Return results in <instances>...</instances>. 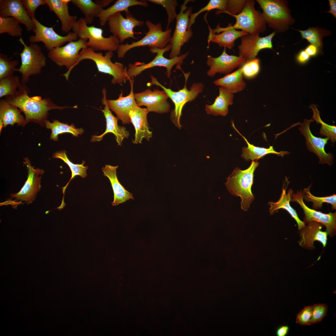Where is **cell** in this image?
<instances>
[{
    "mask_svg": "<svg viewBox=\"0 0 336 336\" xmlns=\"http://www.w3.org/2000/svg\"><path fill=\"white\" fill-rule=\"evenodd\" d=\"M310 186L305 189L302 192L303 199L307 202L313 203L312 207L315 209L321 208L323 203H326L331 204L333 209H336V195H333L324 197H318L312 194L310 192Z\"/></svg>",
    "mask_w": 336,
    "mask_h": 336,
    "instance_id": "cell-40",
    "label": "cell"
},
{
    "mask_svg": "<svg viewBox=\"0 0 336 336\" xmlns=\"http://www.w3.org/2000/svg\"><path fill=\"white\" fill-rule=\"evenodd\" d=\"M220 25L218 24L215 29L212 30L208 25V47L210 42H213L218 44L220 47L231 49L235 45L236 40L248 34L243 30H236L233 28L230 23L225 27H221Z\"/></svg>",
    "mask_w": 336,
    "mask_h": 336,
    "instance_id": "cell-22",
    "label": "cell"
},
{
    "mask_svg": "<svg viewBox=\"0 0 336 336\" xmlns=\"http://www.w3.org/2000/svg\"><path fill=\"white\" fill-rule=\"evenodd\" d=\"M147 1L162 6L166 10L167 16V24L166 29L169 28L170 24L176 18L177 14L176 7L178 3L176 0H148Z\"/></svg>",
    "mask_w": 336,
    "mask_h": 336,
    "instance_id": "cell-45",
    "label": "cell"
},
{
    "mask_svg": "<svg viewBox=\"0 0 336 336\" xmlns=\"http://www.w3.org/2000/svg\"><path fill=\"white\" fill-rule=\"evenodd\" d=\"M262 17L270 27L278 32L285 31L294 22L287 2L280 0H257Z\"/></svg>",
    "mask_w": 336,
    "mask_h": 336,
    "instance_id": "cell-6",
    "label": "cell"
},
{
    "mask_svg": "<svg viewBox=\"0 0 336 336\" xmlns=\"http://www.w3.org/2000/svg\"><path fill=\"white\" fill-rule=\"evenodd\" d=\"M301 36L310 43L316 46L320 52L323 47L322 39L325 36L329 35L330 33L324 29L316 27H310L305 30H300Z\"/></svg>",
    "mask_w": 336,
    "mask_h": 336,
    "instance_id": "cell-38",
    "label": "cell"
},
{
    "mask_svg": "<svg viewBox=\"0 0 336 336\" xmlns=\"http://www.w3.org/2000/svg\"><path fill=\"white\" fill-rule=\"evenodd\" d=\"M21 110L18 108L9 104L5 99L0 100V119L4 127L8 125L24 126L26 124L25 118L21 114Z\"/></svg>",
    "mask_w": 336,
    "mask_h": 336,
    "instance_id": "cell-30",
    "label": "cell"
},
{
    "mask_svg": "<svg viewBox=\"0 0 336 336\" xmlns=\"http://www.w3.org/2000/svg\"><path fill=\"white\" fill-rule=\"evenodd\" d=\"M287 187H286L284 188L283 187L281 197L278 201L268 203V204L270 206L269 211L270 214H273L280 209L286 210L296 221L298 225V229L300 230L305 226V223L300 219L296 210L291 206L290 203L291 200V195L293 192L292 189H290L288 193L286 194Z\"/></svg>",
    "mask_w": 336,
    "mask_h": 336,
    "instance_id": "cell-33",
    "label": "cell"
},
{
    "mask_svg": "<svg viewBox=\"0 0 336 336\" xmlns=\"http://www.w3.org/2000/svg\"><path fill=\"white\" fill-rule=\"evenodd\" d=\"M102 93L103 97L102 100V102L105 106L103 109L100 110L103 113L105 119L106 129L104 133L100 135H94L92 136L91 138V141L92 142H100L102 140L105 134L110 133L114 135L118 145L121 146L124 139L128 137L129 133L124 127L118 125V119L112 114L106 102V91L105 88L103 89Z\"/></svg>",
    "mask_w": 336,
    "mask_h": 336,
    "instance_id": "cell-21",
    "label": "cell"
},
{
    "mask_svg": "<svg viewBox=\"0 0 336 336\" xmlns=\"http://www.w3.org/2000/svg\"><path fill=\"white\" fill-rule=\"evenodd\" d=\"M330 5V10L327 12L333 15L335 18H336V0H329Z\"/></svg>",
    "mask_w": 336,
    "mask_h": 336,
    "instance_id": "cell-54",
    "label": "cell"
},
{
    "mask_svg": "<svg viewBox=\"0 0 336 336\" xmlns=\"http://www.w3.org/2000/svg\"><path fill=\"white\" fill-rule=\"evenodd\" d=\"M289 327L287 325H283L278 327L277 329L276 334L277 336H286L288 334Z\"/></svg>",
    "mask_w": 336,
    "mask_h": 336,
    "instance_id": "cell-53",
    "label": "cell"
},
{
    "mask_svg": "<svg viewBox=\"0 0 336 336\" xmlns=\"http://www.w3.org/2000/svg\"><path fill=\"white\" fill-rule=\"evenodd\" d=\"M255 1L247 0L245 6L240 14L232 15L236 20L235 23L232 25L235 29H240L252 35L263 33L266 29V24L264 20L262 13L256 10Z\"/></svg>",
    "mask_w": 336,
    "mask_h": 336,
    "instance_id": "cell-12",
    "label": "cell"
},
{
    "mask_svg": "<svg viewBox=\"0 0 336 336\" xmlns=\"http://www.w3.org/2000/svg\"><path fill=\"white\" fill-rule=\"evenodd\" d=\"M21 84L19 77L16 75L0 79V97L15 95Z\"/></svg>",
    "mask_w": 336,
    "mask_h": 336,
    "instance_id": "cell-41",
    "label": "cell"
},
{
    "mask_svg": "<svg viewBox=\"0 0 336 336\" xmlns=\"http://www.w3.org/2000/svg\"><path fill=\"white\" fill-rule=\"evenodd\" d=\"M129 80L130 83L131 91L128 95L124 97L121 93L116 100H106L109 109L115 113L117 119L120 120L124 124H129L131 123L129 113L138 106L133 93L134 81L131 79Z\"/></svg>",
    "mask_w": 336,
    "mask_h": 336,
    "instance_id": "cell-24",
    "label": "cell"
},
{
    "mask_svg": "<svg viewBox=\"0 0 336 336\" xmlns=\"http://www.w3.org/2000/svg\"><path fill=\"white\" fill-rule=\"evenodd\" d=\"M274 31L264 37L259 35L247 34L241 38L238 46L239 56L245 59L246 62L256 58L259 51L264 49H272V40L275 34Z\"/></svg>",
    "mask_w": 336,
    "mask_h": 336,
    "instance_id": "cell-17",
    "label": "cell"
},
{
    "mask_svg": "<svg viewBox=\"0 0 336 336\" xmlns=\"http://www.w3.org/2000/svg\"><path fill=\"white\" fill-rule=\"evenodd\" d=\"M53 121L52 122H51L47 120L45 123V126L47 128L51 130L50 139L54 141H57L58 135L63 133H69L74 137H78L84 132L82 128H76L73 124L69 125L56 119Z\"/></svg>",
    "mask_w": 336,
    "mask_h": 336,
    "instance_id": "cell-36",
    "label": "cell"
},
{
    "mask_svg": "<svg viewBox=\"0 0 336 336\" xmlns=\"http://www.w3.org/2000/svg\"><path fill=\"white\" fill-rule=\"evenodd\" d=\"M19 22L11 17H0V34L6 33L12 37H21L22 29Z\"/></svg>",
    "mask_w": 336,
    "mask_h": 336,
    "instance_id": "cell-39",
    "label": "cell"
},
{
    "mask_svg": "<svg viewBox=\"0 0 336 336\" xmlns=\"http://www.w3.org/2000/svg\"><path fill=\"white\" fill-rule=\"evenodd\" d=\"M31 18L35 26L33 30L35 35L30 36L29 41L31 43L42 42L49 51L54 48L62 46L67 42L77 40L78 37L73 32H70L65 36H61L55 31L53 27H49L43 25L35 16Z\"/></svg>",
    "mask_w": 336,
    "mask_h": 336,
    "instance_id": "cell-13",
    "label": "cell"
},
{
    "mask_svg": "<svg viewBox=\"0 0 336 336\" xmlns=\"http://www.w3.org/2000/svg\"><path fill=\"white\" fill-rule=\"evenodd\" d=\"M23 5L30 17L35 16V12L40 6L46 4L44 0H22Z\"/></svg>",
    "mask_w": 336,
    "mask_h": 336,
    "instance_id": "cell-50",
    "label": "cell"
},
{
    "mask_svg": "<svg viewBox=\"0 0 336 336\" xmlns=\"http://www.w3.org/2000/svg\"><path fill=\"white\" fill-rule=\"evenodd\" d=\"M328 308V306L323 303H318L312 306L311 325L320 322L326 315Z\"/></svg>",
    "mask_w": 336,
    "mask_h": 336,
    "instance_id": "cell-47",
    "label": "cell"
},
{
    "mask_svg": "<svg viewBox=\"0 0 336 336\" xmlns=\"http://www.w3.org/2000/svg\"><path fill=\"white\" fill-rule=\"evenodd\" d=\"M50 11L54 12L60 20L61 30L66 33L70 32L77 21L76 16H70L68 4L71 0H44Z\"/></svg>",
    "mask_w": 336,
    "mask_h": 336,
    "instance_id": "cell-27",
    "label": "cell"
},
{
    "mask_svg": "<svg viewBox=\"0 0 336 336\" xmlns=\"http://www.w3.org/2000/svg\"><path fill=\"white\" fill-rule=\"evenodd\" d=\"M185 78V82L183 88L178 91H173L161 85L156 79L151 76V85H155L163 89L175 105V109L171 113L170 119L175 126L179 128L182 127L180 123V118L182 115L183 108L185 104L188 102L194 100L198 94L201 93L203 89V86L201 82L193 83L190 89L188 90L186 85L190 72L185 73L183 71Z\"/></svg>",
    "mask_w": 336,
    "mask_h": 336,
    "instance_id": "cell-5",
    "label": "cell"
},
{
    "mask_svg": "<svg viewBox=\"0 0 336 336\" xmlns=\"http://www.w3.org/2000/svg\"><path fill=\"white\" fill-rule=\"evenodd\" d=\"M314 121L312 119H304L303 122L300 124L299 128L301 133L305 138L306 146L309 151L315 154L319 159V163L327 164L331 166L333 162V156L332 154L327 153L324 149L329 138H322L314 136L310 128V123Z\"/></svg>",
    "mask_w": 336,
    "mask_h": 336,
    "instance_id": "cell-19",
    "label": "cell"
},
{
    "mask_svg": "<svg viewBox=\"0 0 336 336\" xmlns=\"http://www.w3.org/2000/svg\"><path fill=\"white\" fill-rule=\"evenodd\" d=\"M224 48L220 55L214 58L208 55L207 57V65L210 67L207 75L213 77L216 73L228 74L234 69L242 66L246 62L243 57L228 55Z\"/></svg>",
    "mask_w": 336,
    "mask_h": 336,
    "instance_id": "cell-20",
    "label": "cell"
},
{
    "mask_svg": "<svg viewBox=\"0 0 336 336\" xmlns=\"http://www.w3.org/2000/svg\"><path fill=\"white\" fill-rule=\"evenodd\" d=\"M219 94L212 105H206L207 114L216 116H225L228 112V106L233 104L234 94L226 88L220 86Z\"/></svg>",
    "mask_w": 336,
    "mask_h": 336,
    "instance_id": "cell-29",
    "label": "cell"
},
{
    "mask_svg": "<svg viewBox=\"0 0 336 336\" xmlns=\"http://www.w3.org/2000/svg\"><path fill=\"white\" fill-rule=\"evenodd\" d=\"M145 23L148 29L146 35L140 40L133 41L131 44H122L117 50L118 57L122 58L126 53L134 48L148 46L151 48L163 49L170 43L171 38L172 30L171 28L163 31L161 23L154 24L150 21H146Z\"/></svg>",
    "mask_w": 336,
    "mask_h": 336,
    "instance_id": "cell-7",
    "label": "cell"
},
{
    "mask_svg": "<svg viewBox=\"0 0 336 336\" xmlns=\"http://www.w3.org/2000/svg\"><path fill=\"white\" fill-rule=\"evenodd\" d=\"M192 0H185L180 6V12L176 17L175 29L171 37L170 44L171 50L169 54L170 58L180 56L181 49L183 45L187 43L192 37L193 33L192 27L189 26V16L192 13V7L188 8L186 5Z\"/></svg>",
    "mask_w": 336,
    "mask_h": 336,
    "instance_id": "cell-10",
    "label": "cell"
},
{
    "mask_svg": "<svg viewBox=\"0 0 336 336\" xmlns=\"http://www.w3.org/2000/svg\"><path fill=\"white\" fill-rule=\"evenodd\" d=\"M259 165L257 161H252L246 170H242L236 167L227 178L225 183L227 189L231 194L240 197L241 207L244 211L248 210L255 199L251 189L254 173Z\"/></svg>",
    "mask_w": 336,
    "mask_h": 336,
    "instance_id": "cell-2",
    "label": "cell"
},
{
    "mask_svg": "<svg viewBox=\"0 0 336 336\" xmlns=\"http://www.w3.org/2000/svg\"><path fill=\"white\" fill-rule=\"evenodd\" d=\"M74 33L79 39L86 40L88 47L94 51H112L117 50L120 42L117 37L111 35L109 37L103 36L102 28L95 26H88L82 17L77 21L72 28Z\"/></svg>",
    "mask_w": 336,
    "mask_h": 336,
    "instance_id": "cell-4",
    "label": "cell"
},
{
    "mask_svg": "<svg viewBox=\"0 0 336 336\" xmlns=\"http://www.w3.org/2000/svg\"><path fill=\"white\" fill-rule=\"evenodd\" d=\"M171 49V45L170 43L165 48L162 49L151 48L150 49V52L156 54L155 58L146 64L139 62H135L134 64L129 63L126 73L127 80L140 74L146 69L155 67H165L166 69L167 75L168 77L171 75V70L174 65L176 66L177 69L181 70V65L187 56L189 52H187L172 58L168 59L165 58L163 55L164 53Z\"/></svg>",
    "mask_w": 336,
    "mask_h": 336,
    "instance_id": "cell-9",
    "label": "cell"
},
{
    "mask_svg": "<svg viewBox=\"0 0 336 336\" xmlns=\"http://www.w3.org/2000/svg\"><path fill=\"white\" fill-rule=\"evenodd\" d=\"M310 108L313 111V119L318 124H321L319 134L320 135L330 139L332 143H334L336 141V127L335 126L331 125L324 122L321 119L319 112L316 107L313 105L310 106Z\"/></svg>",
    "mask_w": 336,
    "mask_h": 336,
    "instance_id": "cell-43",
    "label": "cell"
},
{
    "mask_svg": "<svg viewBox=\"0 0 336 336\" xmlns=\"http://www.w3.org/2000/svg\"><path fill=\"white\" fill-rule=\"evenodd\" d=\"M88 40L79 39L77 41H71L66 45L54 48L49 51L48 56L59 67L64 66L68 71L62 75L68 80L72 69L76 66L79 51L88 47Z\"/></svg>",
    "mask_w": 336,
    "mask_h": 336,
    "instance_id": "cell-11",
    "label": "cell"
},
{
    "mask_svg": "<svg viewBox=\"0 0 336 336\" xmlns=\"http://www.w3.org/2000/svg\"><path fill=\"white\" fill-rule=\"evenodd\" d=\"M310 57L304 50L301 51L297 54L296 59L297 61L301 64H305L310 59Z\"/></svg>",
    "mask_w": 336,
    "mask_h": 336,
    "instance_id": "cell-51",
    "label": "cell"
},
{
    "mask_svg": "<svg viewBox=\"0 0 336 336\" xmlns=\"http://www.w3.org/2000/svg\"><path fill=\"white\" fill-rule=\"evenodd\" d=\"M307 224L300 230L299 245L306 249L312 250L315 248L314 242L317 241L325 247L327 243L328 234L326 231L321 230L324 226L315 222H310Z\"/></svg>",
    "mask_w": 336,
    "mask_h": 336,
    "instance_id": "cell-25",
    "label": "cell"
},
{
    "mask_svg": "<svg viewBox=\"0 0 336 336\" xmlns=\"http://www.w3.org/2000/svg\"><path fill=\"white\" fill-rule=\"evenodd\" d=\"M4 127L3 124L2 120L0 119V131L1 132V131L3 127Z\"/></svg>",
    "mask_w": 336,
    "mask_h": 336,
    "instance_id": "cell-56",
    "label": "cell"
},
{
    "mask_svg": "<svg viewBox=\"0 0 336 336\" xmlns=\"http://www.w3.org/2000/svg\"><path fill=\"white\" fill-rule=\"evenodd\" d=\"M232 125L236 131L243 138L247 145V147H244L242 148L241 155V157L246 161L250 160L257 161L265 155L269 154H275L283 157L284 155L290 153V152L287 151L277 152L274 150L272 146H270L268 148H265L254 146L250 144L247 139L236 129L233 122Z\"/></svg>",
    "mask_w": 336,
    "mask_h": 336,
    "instance_id": "cell-31",
    "label": "cell"
},
{
    "mask_svg": "<svg viewBox=\"0 0 336 336\" xmlns=\"http://www.w3.org/2000/svg\"><path fill=\"white\" fill-rule=\"evenodd\" d=\"M104 7H105L110 4V3L114 1L113 0H97Z\"/></svg>",
    "mask_w": 336,
    "mask_h": 336,
    "instance_id": "cell-55",
    "label": "cell"
},
{
    "mask_svg": "<svg viewBox=\"0 0 336 336\" xmlns=\"http://www.w3.org/2000/svg\"><path fill=\"white\" fill-rule=\"evenodd\" d=\"M135 5H140L147 7L148 3L145 0H118L111 6L106 9H103L97 17L99 18L100 25L104 26L109 18L112 15L119 12L128 10L130 7Z\"/></svg>",
    "mask_w": 336,
    "mask_h": 336,
    "instance_id": "cell-32",
    "label": "cell"
},
{
    "mask_svg": "<svg viewBox=\"0 0 336 336\" xmlns=\"http://www.w3.org/2000/svg\"><path fill=\"white\" fill-rule=\"evenodd\" d=\"M0 17H11L25 26L28 31L33 30L35 25L28 14L22 0H0Z\"/></svg>",
    "mask_w": 336,
    "mask_h": 336,
    "instance_id": "cell-23",
    "label": "cell"
},
{
    "mask_svg": "<svg viewBox=\"0 0 336 336\" xmlns=\"http://www.w3.org/2000/svg\"><path fill=\"white\" fill-rule=\"evenodd\" d=\"M304 50L310 57L315 56L320 53L318 48L311 44L307 46Z\"/></svg>",
    "mask_w": 336,
    "mask_h": 336,
    "instance_id": "cell-52",
    "label": "cell"
},
{
    "mask_svg": "<svg viewBox=\"0 0 336 336\" xmlns=\"http://www.w3.org/2000/svg\"><path fill=\"white\" fill-rule=\"evenodd\" d=\"M312 316V306H305L297 315L296 323L303 326L310 325Z\"/></svg>",
    "mask_w": 336,
    "mask_h": 336,
    "instance_id": "cell-49",
    "label": "cell"
},
{
    "mask_svg": "<svg viewBox=\"0 0 336 336\" xmlns=\"http://www.w3.org/2000/svg\"><path fill=\"white\" fill-rule=\"evenodd\" d=\"M247 0H228L226 11L224 13L231 16L237 15L244 9Z\"/></svg>",
    "mask_w": 336,
    "mask_h": 336,
    "instance_id": "cell-48",
    "label": "cell"
},
{
    "mask_svg": "<svg viewBox=\"0 0 336 336\" xmlns=\"http://www.w3.org/2000/svg\"><path fill=\"white\" fill-rule=\"evenodd\" d=\"M118 166L105 165V167L102 169L103 175L109 179L113 190L114 198L111 203L113 206L124 203L130 199H134L132 194L125 189L118 179L116 170Z\"/></svg>",
    "mask_w": 336,
    "mask_h": 336,
    "instance_id": "cell-28",
    "label": "cell"
},
{
    "mask_svg": "<svg viewBox=\"0 0 336 336\" xmlns=\"http://www.w3.org/2000/svg\"><path fill=\"white\" fill-rule=\"evenodd\" d=\"M291 200L298 203L302 208L305 217L304 222L307 224L315 222L322 224L326 227V231L329 236L332 237L336 233V213H324L308 207L305 203L302 192H293L291 195Z\"/></svg>",
    "mask_w": 336,
    "mask_h": 336,
    "instance_id": "cell-16",
    "label": "cell"
},
{
    "mask_svg": "<svg viewBox=\"0 0 336 336\" xmlns=\"http://www.w3.org/2000/svg\"><path fill=\"white\" fill-rule=\"evenodd\" d=\"M30 91L26 84L21 83L15 95L5 96V99L9 104L17 107L24 113L26 124L33 122L44 126L50 110L77 108V105L72 107L58 106L49 98L42 99L39 96L30 97L28 95Z\"/></svg>",
    "mask_w": 336,
    "mask_h": 336,
    "instance_id": "cell-1",
    "label": "cell"
},
{
    "mask_svg": "<svg viewBox=\"0 0 336 336\" xmlns=\"http://www.w3.org/2000/svg\"><path fill=\"white\" fill-rule=\"evenodd\" d=\"M18 63L17 60H12L6 55L0 54V79L14 75Z\"/></svg>",
    "mask_w": 336,
    "mask_h": 336,
    "instance_id": "cell-44",
    "label": "cell"
},
{
    "mask_svg": "<svg viewBox=\"0 0 336 336\" xmlns=\"http://www.w3.org/2000/svg\"><path fill=\"white\" fill-rule=\"evenodd\" d=\"M72 3L78 7L84 15L86 23L91 25L104 9L103 7L97 0H72Z\"/></svg>",
    "mask_w": 336,
    "mask_h": 336,
    "instance_id": "cell-35",
    "label": "cell"
},
{
    "mask_svg": "<svg viewBox=\"0 0 336 336\" xmlns=\"http://www.w3.org/2000/svg\"><path fill=\"white\" fill-rule=\"evenodd\" d=\"M241 67L243 76L248 79L253 78L259 72L260 60L256 58L246 62Z\"/></svg>",
    "mask_w": 336,
    "mask_h": 336,
    "instance_id": "cell-46",
    "label": "cell"
},
{
    "mask_svg": "<svg viewBox=\"0 0 336 336\" xmlns=\"http://www.w3.org/2000/svg\"><path fill=\"white\" fill-rule=\"evenodd\" d=\"M53 157L55 158L59 159L63 161L69 167L72 173L71 177L69 180L66 186L62 188L63 196L60 206L61 207H64L65 205L64 202V193L68 184L70 181L77 175H79L82 178L86 177L87 175L86 170L88 169V167L87 166H84V164L85 163L84 161H83L81 164H75L73 163L68 158L66 152L64 151L55 152Z\"/></svg>",
    "mask_w": 336,
    "mask_h": 336,
    "instance_id": "cell-37",
    "label": "cell"
},
{
    "mask_svg": "<svg viewBox=\"0 0 336 336\" xmlns=\"http://www.w3.org/2000/svg\"><path fill=\"white\" fill-rule=\"evenodd\" d=\"M113 54V51H107L103 56L102 53L96 52L87 47L80 52L76 66L83 60H91L95 63L99 72L112 76V84L121 85L127 80V69L122 64L117 62L113 63L111 61V59Z\"/></svg>",
    "mask_w": 336,
    "mask_h": 336,
    "instance_id": "cell-3",
    "label": "cell"
},
{
    "mask_svg": "<svg viewBox=\"0 0 336 336\" xmlns=\"http://www.w3.org/2000/svg\"><path fill=\"white\" fill-rule=\"evenodd\" d=\"M148 112L147 108L137 106L129 113L131 122L135 131L134 138L133 140L134 144L141 143L143 138L149 141L152 136V132L150 130L147 120Z\"/></svg>",
    "mask_w": 336,
    "mask_h": 336,
    "instance_id": "cell-26",
    "label": "cell"
},
{
    "mask_svg": "<svg viewBox=\"0 0 336 336\" xmlns=\"http://www.w3.org/2000/svg\"><path fill=\"white\" fill-rule=\"evenodd\" d=\"M18 40L24 48L20 54L21 65L19 68H16V71L21 74V83L26 84L29 82L30 77L41 73L42 69L46 65V58L38 44L31 43L28 46L21 37Z\"/></svg>",
    "mask_w": 336,
    "mask_h": 336,
    "instance_id": "cell-8",
    "label": "cell"
},
{
    "mask_svg": "<svg viewBox=\"0 0 336 336\" xmlns=\"http://www.w3.org/2000/svg\"><path fill=\"white\" fill-rule=\"evenodd\" d=\"M228 0H210L204 7L201 8L198 12L191 13L189 16V26L192 27L194 24L197 17L201 13L206 11H210L214 9L218 10L216 14L224 13L226 11V5Z\"/></svg>",
    "mask_w": 336,
    "mask_h": 336,
    "instance_id": "cell-42",
    "label": "cell"
},
{
    "mask_svg": "<svg viewBox=\"0 0 336 336\" xmlns=\"http://www.w3.org/2000/svg\"><path fill=\"white\" fill-rule=\"evenodd\" d=\"M134 96L137 105L147 107L149 112H153L159 114L168 112L170 106L167 100L169 98L164 91L150 89L138 93H134Z\"/></svg>",
    "mask_w": 336,
    "mask_h": 336,
    "instance_id": "cell-18",
    "label": "cell"
},
{
    "mask_svg": "<svg viewBox=\"0 0 336 336\" xmlns=\"http://www.w3.org/2000/svg\"><path fill=\"white\" fill-rule=\"evenodd\" d=\"M125 12V18L119 12L111 16L107 21L110 32L118 38L120 43L129 38L137 39L134 36L133 29L142 26L144 23L134 17L129 10Z\"/></svg>",
    "mask_w": 336,
    "mask_h": 336,
    "instance_id": "cell-14",
    "label": "cell"
},
{
    "mask_svg": "<svg viewBox=\"0 0 336 336\" xmlns=\"http://www.w3.org/2000/svg\"><path fill=\"white\" fill-rule=\"evenodd\" d=\"M24 163L28 170L27 179L20 191L12 194L11 197L16 200L24 201L29 204L34 200L37 193L40 189L41 176L44 171L40 169H35L32 166L28 158H24Z\"/></svg>",
    "mask_w": 336,
    "mask_h": 336,
    "instance_id": "cell-15",
    "label": "cell"
},
{
    "mask_svg": "<svg viewBox=\"0 0 336 336\" xmlns=\"http://www.w3.org/2000/svg\"><path fill=\"white\" fill-rule=\"evenodd\" d=\"M213 82L217 86L226 88L233 94L241 91L246 86L243 78L241 67L235 71L214 81Z\"/></svg>",
    "mask_w": 336,
    "mask_h": 336,
    "instance_id": "cell-34",
    "label": "cell"
}]
</instances>
